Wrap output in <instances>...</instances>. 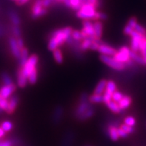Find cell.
Listing matches in <instances>:
<instances>
[{"label": "cell", "mask_w": 146, "mask_h": 146, "mask_svg": "<svg viewBox=\"0 0 146 146\" xmlns=\"http://www.w3.org/2000/svg\"><path fill=\"white\" fill-rule=\"evenodd\" d=\"M85 2L82 0H69L68 7L72 8L73 10L75 11H79L82 7V6L83 5Z\"/></svg>", "instance_id": "19"}, {"label": "cell", "mask_w": 146, "mask_h": 146, "mask_svg": "<svg viewBox=\"0 0 146 146\" xmlns=\"http://www.w3.org/2000/svg\"><path fill=\"white\" fill-rule=\"evenodd\" d=\"M73 29L70 27L61 28L53 32L50 40L48 41V47L50 51H54L60 46L66 43L67 40L71 37Z\"/></svg>", "instance_id": "1"}, {"label": "cell", "mask_w": 146, "mask_h": 146, "mask_svg": "<svg viewBox=\"0 0 146 146\" xmlns=\"http://www.w3.org/2000/svg\"><path fill=\"white\" fill-rule=\"evenodd\" d=\"M7 106H8V99L0 97V113L3 111H6Z\"/></svg>", "instance_id": "33"}, {"label": "cell", "mask_w": 146, "mask_h": 146, "mask_svg": "<svg viewBox=\"0 0 146 146\" xmlns=\"http://www.w3.org/2000/svg\"><path fill=\"white\" fill-rule=\"evenodd\" d=\"M2 79L4 83V85H10V84L13 83L10 75L8 74H7V73H3L2 75Z\"/></svg>", "instance_id": "35"}, {"label": "cell", "mask_w": 146, "mask_h": 146, "mask_svg": "<svg viewBox=\"0 0 146 146\" xmlns=\"http://www.w3.org/2000/svg\"><path fill=\"white\" fill-rule=\"evenodd\" d=\"M83 28L82 29V33L85 38H91V39H96L94 33V23L90 20H84L83 21Z\"/></svg>", "instance_id": "7"}, {"label": "cell", "mask_w": 146, "mask_h": 146, "mask_svg": "<svg viewBox=\"0 0 146 146\" xmlns=\"http://www.w3.org/2000/svg\"><path fill=\"white\" fill-rule=\"evenodd\" d=\"M37 79H38V70H37L36 68L30 74V75L28 76V82H29L31 84H34V83H36Z\"/></svg>", "instance_id": "28"}, {"label": "cell", "mask_w": 146, "mask_h": 146, "mask_svg": "<svg viewBox=\"0 0 146 146\" xmlns=\"http://www.w3.org/2000/svg\"><path fill=\"white\" fill-rule=\"evenodd\" d=\"M120 128H122V129L124 130L127 133L130 134V133H133V132L135 131V129H134V127H131V126H128L125 124H123L120 126Z\"/></svg>", "instance_id": "37"}, {"label": "cell", "mask_w": 146, "mask_h": 146, "mask_svg": "<svg viewBox=\"0 0 146 146\" xmlns=\"http://www.w3.org/2000/svg\"><path fill=\"white\" fill-rule=\"evenodd\" d=\"M88 101L89 102L93 104L101 103V102H103V96H102V95L94 93L93 95L90 96V97L88 98Z\"/></svg>", "instance_id": "24"}, {"label": "cell", "mask_w": 146, "mask_h": 146, "mask_svg": "<svg viewBox=\"0 0 146 146\" xmlns=\"http://www.w3.org/2000/svg\"><path fill=\"white\" fill-rule=\"evenodd\" d=\"M16 88L17 87L14 83H12L10 85H4L0 88V97L8 99L14 93Z\"/></svg>", "instance_id": "11"}, {"label": "cell", "mask_w": 146, "mask_h": 146, "mask_svg": "<svg viewBox=\"0 0 146 146\" xmlns=\"http://www.w3.org/2000/svg\"><path fill=\"white\" fill-rule=\"evenodd\" d=\"M12 1H14V2H16V3H17V2H18L19 0H12Z\"/></svg>", "instance_id": "50"}, {"label": "cell", "mask_w": 146, "mask_h": 146, "mask_svg": "<svg viewBox=\"0 0 146 146\" xmlns=\"http://www.w3.org/2000/svg\"><path fill=\"white\" fill-rule=\"evenodd\" d=\"M48 13L47 8L43 7L42 0H36L31 10V17L33 19L43 17Z\"/></svg>", "instance_id": "6"}, {"label": "cell", "mask_w": 146, "mask_h": 146, "mask_svg": "<svg viewBox=\"0 0 146 146\" xmlns=\"http://www.w3.org/2000/svg\"><path fill=\"white\" fill-rule=\"evenodd\" d=\"M94 110L93 109L92 107H91L84 114H82L81 116L79 117V118L81 119V120H86V119H88L91 117H92L94 116Z\"/></svg>", "instance_id": "30"}, {"label": "cell", "mask_w": 146, "mask_h": 146, "mask_svg": "<svg viewBox=\"0 0 146 146\" xmlns=\"http://www.w3.org/2000/svg\"><path fill=\"white\" fill-rule=\"evenodd\" d=\"M139 52H140V54H142L143 57H145L146 56V37L144 36L142 41L140 42L139 44Z\"/></svg>", "instance_id": "31"}, {"label": "cell", "mask_w": 146, "mask_h": 146, "mask_svg": "<svg viewBox=\"0 0 146 146\" xmlns=\"http://www.w3.org/2000/svg\"><path fill=\"white\" fill-rule=\"evenodd\" d=\"M94 33L96 39L100 40L102 35L103 32V26L102 23L100 20H97L94 23Z\"/></svg>", "instance_id": "15"}, {"label": "cell", "mask_w": 146, "mask_h": 146, "mask_svg": "<svg viewBox=\"0 0 146 146\" xmlns=\"http://www.w3.org/2000/svg\"><path fill=\"white\" fill-rule=\"evenodd\" d=\"M133 31V28H131V27H130L129 26H128V25H126V26L124 28V33L125 34H127V35H130Z\"/></svg>", "instance_id": "44"}, {"label": "cell", "mask_w": 146, "mask_h": 146, "mask_svg": "<svg viewBox=\"0 0 146 146\" xmlns=\"http://www.w3.org/2000/svg\"><path fill=\"white\" fill-rule=\"evenodd\" d=\"M123 96H123V94L121 92H119L118 90H116L113 93V95H112V100L114 101V102H117V103H119L121 101V99L123 98Z\"/></svg>", "instance_id": "34"}, {"label": "cell", "mask_w": 146, "mask_h": 146, "mask_svg": "<svg viewBox=\"0 0 146 146\" xmlns=\"http://www.w3.org/2000/svg\"><path fill=\"white\" fill-rule=\"evenodd\" d=\"M143 58H144V62H145V65L146 64V56L145 57H143Z\"/></svg>", "instance_id": "49"}, {"label": "cell", "mask_w": 146, "mask_h": 146, "mask_svg": "<svg viewBox=\"0 0 146 146\" xmlns=\"http://www.w3.org/2000/svg\"><path fill=\"white\" fill-rule=\"evenodd\" d=\"M28 0H19L18 2H17V5H24V4H25L26 2H28Z\"/></svg>", "instance_id": "47"}, {"label": "cell", "mask_w": 146, "mask_h": 146, "mask_svg": "<svg viewBox=\"0 0 146 146\" xmlns=\"http://www.w3.org/2000/svg\"><path fill=\"white\" fill-rule=\"evenodd\" d=\"M98 52L101 54H103V55L113 57L115 55V54L117 53V49H115L114 48L108 45L104 44V43H100V47L98 48Z\"/></svg>", "instance_id": "12"}, {"label": "cell", "mask_w": 146, "mask_h": 146, "mask_svg": "<svg viewBox=\"0 0 146 146\" xmlns=\"http://www.w3.org/2000/svg\"><path fill=\"white\" fill-rule=\"evenodd\" d=\"M124 122L125 124L128 126H131V127H134L136 125V119L132 116L126 117L125 118Z\"/></svg>", "instance_id": "36"}, {"label": "cell", "mask_w": 146, "mask_h": 146, "mask_svg": "<svg viewBox=\"0 0 146 146\" xmlns=\"http://www.w3.org/2000/svg\"><path fill=\"white\" fill-rule=\"evenodd\" d=\"M137 24H138V23H137V19L134 18V17H132V18L130 19L129 20H128V23H127V25L129 26L131 28H133V30H134V28H135L136 26H137Z\"/></svg>", "instance_id": "40"}, {"label": "cell", "mask_w": 146, "mask_h": 146, "mask_svg": "<svg viewBox=\"0 0 146 146\" xmlns=\"http://www.w3.org/2000/svg\"><path fill=\"white\" fill-rule=\"evenodd\" d=\"M118 133L119 137H122V138H126L128 135V133H126L122 128H118Z\"/></svg>", "instance_id": "42"}, {"label": "cell", "mask_w": 146, "mask_h": 146, "mask_svg": "<svg viewBox=\"0 0 146 146\" xmlns=\"http://www.w3.org/2000/svg\"><path fill=\"white\" fill-rule=\"evenodd\" d=\"M5 132L4 131L3 129H2V128L0 127V139H1V138H2V137L5 136Z\"/></svg>", "instance_id": "48"}, {"label": "cell", "mask_w": 146, "mask_h": 146, "mask_svg": "<svg viewBox=\"0 0 146 146\" xmlns=\"http://www.w3.org/2000/svg\"><path fill=\"white\" fill-rule=\"evenodd\" d=\"M106 105H107V107H108V109L112 111L114 113H119L122 111V110L120 109V107L119 105V104L113 101V100L106 104Z\"/></svg>", "instance_id": "20"}, {"label": "cell", "mask_w": 146, "mask_h": 146, "mask_svg": "<svg viewBox=\"0 0 146 146\" xmlns=\"http://www.w3.org/2000/svg\"><path fill=\"white\" fill-rule=\"evenodd\" d=\"M29 58V55H28V50L27 49V48L24 47L21 50V56H20V66L21 67L24 66L25 63H26V61H28V59Z\"/></svg>", "instance_id": "21"}, {"label": "cell", "mask_w": 146, "mask_h": 146, "mask_svg": "<svg viewBox=\"0 0 146 146\" xmlns=\"http://www.w3.org/2000/svg\"><path fill=\"white\" fill-rule=\"evenodd\" d=\"M71 37L74 41H81L84 40V37L82 35V32L78 31V30H73Z\"/></svg>", "instance_id": "29"}, {"label": "cell", "mask_w": 146, "mask_h": 146, "mask_svg": "<svg viewBox=\"0 0 146 146\" xmlns=\"http://www.w3.org/2000/svg\"><path fill=\"white\" fill-rule=\"evenodd\" d=\"M53 54H54V57L55 61H56V63H62L63 62V54L62 53L61 50L59 48L53 51Z\"/></svg>", "instance_id": "26"}, {"label": "cell", "mask_w": 146, "mask_h": 146, "mask_svg": "<svg viewBox=\"0 0 146 146\" xmlns=\"http://www.w3.org/2000/svg\"><path fill=\"white\" fill-rule=\"evenodd\" d=\"M131 98L128 96H124L123 98L121 99V101L119 102V105L120 107V109L122 110H125L128 109L130 105L131 104Z\"/></svg>", "instance_id": "16"}, {"label": "cell", "mask_w": 146, "mask_h": 146, "mask_svg": "<svg viewBox=\"0 0 146 146\" xmlns=\"http://www.w3.org/2000/svg\"><path fill=\"white\" fill-rule=\"evenodd\" d=\"M100 60L102 62H103L105 64L110 67L111 68L115 70L121 71L123 70L125 67H127V65L124 63H121L119 61H117L113 57L111 56H107L101 54L100 55Z\"/></svg>", "instance_id": "4"}, {"label": "cell", "mask_w": 146, "mask_h": 146, "mask_svg": "<svg viewBox=\"0 0 146 146\" xmlns=\"http://www.w3.org/2000/svg\"><path fill=\"white\" fill-rule=\"evenodd\" d=\"M131 48L127 46H122L119 49V51H117V53L115 54V55L113 56V57L117 61L126 64L130 60H131Z\"/></svg>", "instance_id": "5"}, {"label": "cell", "mask_w": 146, "mask_h": 146, "mask_svg": "<svg viewBox=\"0 0 146 146\" xmlns=\"http://www.w3.org/2000/svg\"><path fill=\"white\" fill-rule=\"evenodd\" d=\"M9 17L10 19H11V22H12V23L13 24V26H19V24H20L21 22L20 18H19L18 14H17L15 11H11L9 13Z\"/></svg>", "instance_id": "23"}, {"label": "cell", "mask_w": 146, "mask_h": 146, "mask_svg": "<svg viewBox=\"0 0 146 146\" xmlns=\"http://www.w3.org/2000/svg\"><path fill=\"white\" fill-rule=\"evenodd\" d=\"M28 82V78L22 74L20 69H19L18 72H17V85L21 88H23V87H26Z\"/></svg>", "instance_id": "17"}, {"label": "cell", "mask_w": 146, "mask_h": 146, "mask_svg": "<svg viewBox=\"0 0 146 146\" xmlns=\"http://www.w3.org/2000/svg\"><path fill=\"white\" fill-rule=\"evenodd\" d=\"M84 2H87V0H82Z\"/></svg>", "instance_id": "51"}, {"label": "cell", "mask_w": 146, "mask_h": 146, "mask_svg": "<svg viewBox=\"0 0 146 146\" xmlns=\"http://www.w3.org/2000/svg\"><path fill=\"white\" fill-rule=\"evenodd\" d=\"M107 83L108 81L106 79L100 80V81H99V83H97V85H96L94 91V93H95V94H100V95L103 94L104 92L106 91Z\"/></svg>", "instance_id": "14"}, {"label": "cell", "mask_w": 146, "mask_h": 146, "mask_svg": "<svg viewBox=\"0 0 146 146\" xmlns=\"http://www.w3.org/2000/svg\"><path fill=\"white\" fill-rule=\"evenodd\" d=\"M18 102L19 98L17 96H11V98L8 100V106H7V108L6 110V112L8 114H11L12 113H13L15 110H16V108H17Z\"/></svg>", "instance_id": "13"}, {"label": "cell", "mask_w": 146, "mask_h": 146, "mask_svg": "<svg viewBox=\"0 0 146 146\" xmlns=\"http://www.w3.org/2000/svg\"><path fill=\"white\" fill-rule=\"evenodd\" d=\"M87 2L89 4H91V5H94L96 7H97L100 5L99 0H87Z\"/></svg>", "instance_id": "45"}, {"label": "cell", "mask_w": 146, "mask_h": 146, "mask_svg": "<svg viewBox=\"0 0 146 146\" xmlns=\"http://www.w3.org/2000/svg\"><path fill=\"white\" fill-rule=\"evenodd\" d=\"M88 97L85 93H84L82 96L81 100H80V104L78 105L76 110V115L78 118L81 116L82 115L84 114L88 110L91 108V106H90V104L88 103Z\"/></svg>", "instance_id": "8"}, {"label": "cell", "mask_w": 146, "mask_h": 146, "mask_svg": "<svg viewBox=\"0 0 146 146\" xmlns=\"http://www.w3.org/2000/svg\"><path fill=\"white\" fill-rule=\"evenodd\" d=\"M131 58L132 61H133L134 62H137V63H139V64H143L145 65L144 62V58L141 54H139L137 52H132L131 54Z\"/></svg>", "instance_id": "22"}, {"label": "cell", "mask_w": 146, "mask_h": 146, "mask_svg": "<svg viewBox=\"0 0 146 146\" xmlns=\"http://www.w3.org/2000/svg\"><path fill=\"white\" fill-rule=\"evenodd\" d=\"M12 30H13V34H14V36L17 38H19L21 37V30L19 27V26H13V28H12Z\"/></svg>", "instance_id": "38"}, {"label": "cell", "mask_w": 146, "mask_h": 146, "mask_svg": "<svg viewBox=\"0 0 146 146\" xmlns=\"http://www.w3.org/2000/svg\"><path fill=\"white\" fill-rule=\"evenodd\" d=\"M116 90H117V84H116V83H115L114 81H111H111H108L107 83V86H106V92L113 94Z\"/></svg>", "instance_id": "27"}, {"label": "cell", "mask_w": 146, "mask_h": 146, "mask_svg": "<svg viewBox=\"0 0 146 146\" xmlns=\"http://www.w3.org/2000/svg\"><path fill=\"white\" fill-rule=\"evenodd\" d=\"M17 40L19 48H20L21 49H22V48H24V41H23V40H22L21 37H19V38H17Z\"/></svg>", "instance_id": "46"}, {"label": "cell", "mask_w": 146, "mask_h": 146, "mask_svg": "<svg viewBox=\"0 0 146 146\" xmlns=\"http://www.w3.org/2000/svg\"><path fill=\"white\" fill-rule=\"evenodd\" d=\"M100 42H99V40H94L92 42V43H91V48H90V49L91 50H98L99 47H100Z\"/></svg>", "instance_id": "41"}, {"label": "cell", "mask_w": 146, "mask_h": 146, "mask_svg": "<svg viewBox=\"0 0 146 146\" xmlns=\"http://www.w3.org/2000/svg\"><path fill=\"white\" fill-rule=\"evenodd\" d=\"M96 12V7L94 5L85 2L81 8L76 11V16L83 20H94Z\"/></svg>", "instance_id": "2"}, {"label": "cell", "mask_w": 146, "mask_h": 146, "mask_svg": "<svg viewBox=\"0 0 146 146\" xmlns=\"http://www.w3.org/2000/svg\"><path fill=\"white\" fill-rule=\"evenodd\" d=\"M94 40L95 39H91V38H85V39H84L80 46V48H81L82 51H86V50H88V48H91V43H92Z\"/></svg>", "instance_id": "25"}, {"label": "cell", "mask_w": 146, "mask_h": 146, "mask_svg": "<svg viewBox=\"0 0 146 146\" xmlns=\"http://www.w3.org/2000/svg\"><path fill=\"white\" fill-rule=\"evenodd\" d=\"M108 133L110 138L113 141H117L119 138L118 133V128L114 125L110 126L109 128H108Z\"/></svg>", "instance_id": "18"}, {"label": "cell", "mask_w": 146, "mask_h": 146, "mask_svg": "<svg viewBox=\"0 0 146 146\" xmlns=\"http://www.w3.org/2000/svg\"><path fill=\"white\" fill-rule=\"evenodd\" d=\"M1 128L5 132H9L13 129V124L10 121H5L1 124Z\"/></svg>", "instance_id": "32"}, {"label": "cell", "mask_w": 146, "mask_h": 146, "mask_svg": "<svg viewBox=\"0 0 146 146\" xmlns=\"http://www.w3.org/2000/svg\"><path fill=\"white\" fill-rule=\"evenodd\" d=\"M9 46L11 53L13 56L17 59H19L21 56V48L19 46L16 37H11L9 38Z\"/></svg>", "instance_id": "10"}, {"label": "cell", "mask_w": 146, "mask_h": 146, "mask_svg": "<svg viewBox=\"0 0 146 146\" xmlns=\"http://www.w3.org/2000/svg\"><path fill=\"white\" fill-rule=\"evenodd\" d=\"M38 61H39V57L36 54H32V55L30 56L28 61H26L24 66L21 67L20 71L26 78H28V76L30 75V74L35 69L37 68Z\"/></svg>", "instance_id": "3"}, {"label": "cell", "mask_w": 146, "mask_h": 146, "mask_svg": "<svg viewBox=\"0 0 146 146\" xmlns=\"http://www.w3.org/2000/svg\"><path fill=\"white\" fill-rule=\"evenodd\" d=\"M134 30H135L137 32H138V33H139L140 34H142V35H144V36L145 35V34H146L145 29L143 26H140L139 24H137V26H136Z\"/></svg>", "instance_id": "39"}, {"label": "cell", "mask_w": 146, "mask_h": 146, "mask_svg": "<svg viewBox=\"0 0 146 146\" xmlns=\"http://www.w3.org/2000/svg\"><path fill=\"white\" fill-rule=\"evenodd\" d=\"M131 37V50L132 52H138L139 48V44L142 41L144 35H142L139 33L137 32L135 30H133L131 34H130Z\"/></svg>", "instance_id": "9"}, {"label": "cell", "mask_w": 146, "mask_h": 146, "mask_svg": "<svg viewBox=\"0 0 146 146\" xmlns=\"http://www.w3.org/2000/svg\"><path fill=\"white\" fill-rule=\"evenodd\" d=\"M53 2H54V0H42L43 7H45V8H48V7L51 5Z\"/></svg>", "instance_id": "43"}, {"label": "cell", "mask_w": 146, "mask_h": 146, "mask_svg": "<svg viewBox=\"0 0 146 146\" xmlns=\"http://www.w3.org/2000/svg\"><path fill=\"white\" fill-rule=\"evenodd\" d=\"M59 1H61V2H63V1H64V0H59Z\"/></svg>", "instance_id": "52"}]
</instances>
